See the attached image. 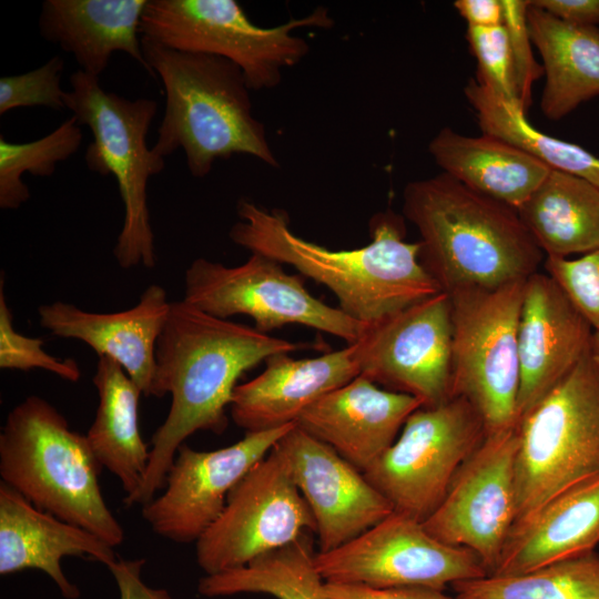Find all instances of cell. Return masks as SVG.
I'll return each instance as SVG.
<instances>
[{
  "mask_svg": "<svg viewBox=\"0 0 599 599\" xmlns=\"http://www.w3.org/2000/svg\"><path fill=\"white\" fill-rule=\"evenodd\" d=\"M306 346L215 317L183 300L171 302L156 344L152 394H170L171 405L152 435L143 483L123 504L144 506L163 489L177 449L191 435L225 432L226 407L243 373L270 356Z\"/></svg>",
  "mask_w": 599,
  "mask_h": 599,
  "instance_id": "1",
  "label": "cell"
},
{
  "mask_svg": "<svg viewBox=\"0 0 599 599\" xmlns=\"http://www.w3.org/2000/svg\"><path fill=\"white\" fill-rule=\"evenodd\" d=\"M236 209L238 221L229 233L236 245L325 285L338 308L365 325L443 292L420 263L418 241L405 240V219L390 209L372 216V241L353 250H329L296 235L281 210L248 199Z\"/></svg>",
  "mask_w": 599,
  "mask_h": 599,
  "instance_id": "2",
  "label": "cell"
},
{
  "mask_svg": "<svg viewBox=\"0 0 599 599\" xmlns=\"http://www.w3.org/2000/svg\"><path fill=\"white\" fill-rule=\"evenodd\" d=\"M402 212L418 231L420 263L447 294L524 282L544 264L516 209L443 172L407 183Z\"/></svg>",
  "mask_w": 599,
  "mask_h": 599,
  "instance_id": "3",
  "label": "cell"
},
{
  "mask_svg": "<svg viewBox=\"0 0 599 599\" xmlns=\"http://www.w3.org/2000/svg\"><path fill=\"white\" fill-rule=\"evenodd\" d=\"M143 55L165 92L152 151L165 159L182 149L189 172L204 177L216 160L246 154L277 167L265 125L254 116L250 88L230 60L183 52L141 35Z\"/></svg>",
  "mask_w": 599,
  "mask_h": 599,
  "instance_id": "4",
  "label": "cell"
},
{
  "mask_svg": "<svg viewBox=\"0 0 599 599\" xmlns=\"http://www.w3.org/2000/svg\"><path fill=\"white\" fill-rule=\"evenodd\" d=\"M101 468L87 436L44 398L28 396L8 414L0 434L1 481L114 548L124 530L103 498Z\"/></svg>",
  "mask_w": 599,
  "mask_h": 599,
  "instance_id": "5",
  "label": "cell"
},
{
  "mask_svg": "<svg viewBox=\"0 0 599 599\" xmlns=\"http://www.w3.org/2000/svg\"><path fill=\"white\" fill-rule=\"evenodd\" d=\"M517 428L514 526L552 499L599 478V354L593 344L520 417Z\"/></svg>",
  "mask_w": 599,
  "mask_h": 599,
  "instance_id": "6",
  "label": "cell"
},
{
  "mask_svg": "<svg viewBox=\"0 0 599 599\" xmlns=\"http://www.w3.org/2000/svg\"><path fill=\"white\" fill-rule=\"evenodd\" d=\"M65 108L92 133L84 161L100 175H113L124 206V220L113 248L122 268L156 264L154 234L148 205L149 179L165 167V159L146 140L158 111L152 99L129 100L105 91L98 77L77 70L70 77Z\"/></svg>",
  "mask_w": 599,
  "mask_h": 599,
  "instance_id": "7",
  "label": "cell"
},
{
  "mask_svg": "<svg viewBox=\"0 0 599 599\" xmlns=\"http://www.w3.org/2000/svg\"><path fill=\"white\" fill-rule=\"evenodd\" d=\"M334 20L327 9L275 27H260L234 0H149L140 32L169 48L216 55L236 64L251 90L280 84L284 70L309 52L298 28L328 29Z\"/></svg>",
  "mask_w": 599,
  "mask_h": 599,
  "instance_id": "8",
  "label": "cell"
},
{
  "mask_svg": "<svg viewBox=\"0 0 599 599\" xmlns=\"http://www.w3.org/2000/svg\"><path fill=\"white\" fill-rule=\"evenodd\" d=\"M524 282L449 295L451 309V398L469 402L486 434L518 423V324Z\"/></svg>",
  "mask_w": 599,
  "mask_h": 599,
  "instance_id": "9",
  "label": "cell"
},
{
  "mask_svg": "<svg viewBox=\"0 0 599 599\" xmlns=\"http://www.w3.org/2000/svg\"><path fill=\"white\" fill-rule=\"evenodd\" d=\"M485 436L483 418L461 397L436 407H420L364 475L394 511L424 522Z\"/></svg>",
  "mask_w": 599,
  "mask_h": 599,
  "instance_id": "10",
  "label": "cell"
},
{
  "mask_svg": "<svg viewBox=\"0 0 599 599\" xmlns=\"http://www.w3.org/2000/svg\"><path fill=\"white\" fill-rule=\"evenodd\" d=\"M280 262L251 253L241 265L225 266L203 257L185 271L183 301L219 318L243 314L266 333L301 324L356 343L365 324L314 297L302 276L288 274Z\"/></svg>",
  "mask_w": 599,
  "mask_h": 599,
  "instance_id": "11",
  "label": "cell"
},
{
  "mask_svg": "<svg viewBox=\"0 0 599 599\" xmlns=\"http://www.w3.org/2000/svg\"><path fill=\"white\" fill-rule=\"evenodd\" d=\"M305 532H315V520L276 443L235 485L220 517L195 542L196 561L205 575L229 571Z\"/></svg>",
  "mask_w": 599,
  "mask_h": 599,
  "instance_id": "12",
  "label": "cell"
},
{
  "mask_svg": "<svg viewBox=\"0 0 599 599\" xmlns=\"http://www.w3.org/2000/svg\"><path fill=\"white\" fill-rule=\"evenodd\" d=\"M315 564L325 582L373 588L444 591L488 575L474 551L437 540L423 522L396 511L347 544L317 551Z\"/></svg>",
  "mask_w": 599,
  "mask_h": 599,
  "instance_id": "13",
  "label": "cell"
},
{
  "mask_svg": "<svg viewBox=\"0 0 599 599\" xmlns=\"http://www.w3.org/2000/svg\"><path fill=\"white\" fill-rule=\"evenodd\" d=\"M451 309L445 292L366 324L352 344L359 375L436 407L451 398Z\"/></svg>",
  "mask_w": 599,
  "mask_h": 599,
  "instance_id": "14",
  "label": "cell"
},
{
  "mask_svg": "<svg viewBox=\"0 0 599 599\" xmlns=\"http://www.w3.org/2000/svg\"><path fill=\"white\" fill-rule=\"evenodd\" d=\"M518 428L486 434L423 522L437 540L474 551L494 573L516 519Z\"/></svg>",
  "mask_w": 599,
  "mask_h": 599,
  "instance_id": "15",
  "label": "cell"
},
{
  "mask_svg": "<svg viewBox=\"0 0 599 599\" xmlns=\"http://www.w3.org/2000/svg\"><path fill=\"white\" fill-rule=\"evenodd\" d=\"M246 433L215 450L177 449L160 496L142 506L153 532L177 544L196 542L222 514L235 485L294 426Z\"/></svg>",
  "mask_w": 599,
  "mask_h": 599,
  "instance_id": "16",
  "label": "cell"
},
{
  "mask_svg": "<svg viewBox=\"0 0 599 599\" xmlns=\"http://www.w3.org/2000/svg\"><path fill=\"white\" fill-rule=\"evenodd\" d=\"M277 446L314 517L318 551L347 544L394 511L363 471L296 424Z\"/></svg>",
  "mask_w": 599,
  "mask_h": 599,
  "instance_id": "17",
  "label": "cell"
},
{
  "mask_svg": "<svg viewBox=\"0 0 599 599\" xmlns=\"http://www.w3.org/2000/svg\"><path fill=\"white\" fill-rule=\"evenodd\" d=\"M595 329L545 271L525 281L518 324V420L591 349Z\"/></svg>",
  "mask_w": 599,
  "mask_h": 599,
  "instance_id": "18",
  "label": "cell"
},
{
  "mask_svg": "<svg viewBox=\"0 0 599 599\" xmlns=\"http://www.w3.org/2000/svg\"><path fill=\"white\" fill-rule=\"evenodd\" d=\"M420 407L417 398L358 375L306 408L296 425L364 473Z\"/></svg>",
  "mask_w": 599,
  "mask_h": 599,
  "instance_id": "19",
  "label": "cell"
},
{
  "mask_svg": "<svg viewBox=\"0 0 599 599\" xmlns=\"http://www.w3.org/2000/svg\"><path fill=\"white\" fill-rule=\"evenodd\" d=\"M171 308L166 291L156 284L144 290L136 305L115 313H95L57 301L39 306L41 327L52 335L89 345L99 357L122 366L143 396L153 394L155 349Z\"/></svg>",
  "mask_w": 599,
  "mask_h": 599,
  "instance_id": "20",
  "label": "cell"
},
{
  "mask_svg": "<svg viewBox=\"0 0 599 599\" xmlns=\"http://www.w3.org/2000/svg\"><path fill=\"white\" fill-rule=\"evenodd\" d=\"M265 365L231 400V417L246 433L296 424L306 408L359 375L352 345L314 358L276 354Z\"/></svg>",
  "mask_w": 599,
  "mask_h": 599,
  "instance_id": "21",
  "label": "cell"
},
{
  "mask_svg": "<svg viewBox=\"0 0 599 599\" xmlns=\"http://www.w3.org/2000/svg\"><path fill=\"white\" fill-rule=\"evenodd\" d=\"M79 557L106 567L116 561L113 547L89 530L45 512L13 488L0 483V573L37 569L48 575L67 599L80 589L62 570L64 557Z\"/></svg>",
  "mask_w": 599,
  "mask_h": 599,
  "instance_id": "22",
  "label": "cell"
},
{
  "mask_svg": "<svg viewBox=\"0 0 599 599\" xmlns=\"http://www.w3.org/2000/svg\"><path fill=\"white\" fill-rule=\"evenodd\" d=\"M148 1L45 0L39 16V32L71 53L88 74L99 78L111 55L122 51L151 75L139 37Z\"/></svg>",
  "mask_w": 599,
  "mask_h": 599,
  "instance_id": "23",
  "label": "cell"
},
{
  "mask_svg": "<svg viewBox=\"0 0 599 599\" xmlns=\"http://www.w3.org/2000/svg\"><path fill=\"white\" fill-rule=\"evenodd\" d=\"M599 545V478L552 499L515 525L491 575H519L595 551Z\"/></svg>",
  "mask_w": 599,
  "mask_h": 599,
  "instance_id": "24",
  "label": "cell"
},
{
  "mask_svg": "<svg viewBox=\"0 0 599 599\" xmlns=\"http://www.w3.org/2000/svg\"><path fill=\"white\" fill-rule=\"evenodd\" d=\"M428 151L441 172L465 186L518 210L551 171L498 138L469 136L443 128Z\"/></svg>",
  "mask_w": 599,
  "mask_h": 599,
  "instance_id": "25",
  "label": "cell"
},
{
  "mask_svg": "<svg viewBox=\"0 0 599 599\" xmlns=\"http://www.w3.org/2000/svg\"><path fill=\"white\" fill-rule=\"evenodd\" d=\"M527 23L542 60L540 109L548 120L559 121L599 95V28L565 22L530 0Z\"/></svg>",
  "mask_w": 599,
  "mask_h": 599,
  "instance_id": "26",
  "label": "cell"
},
{
  "mask_svg": "<svg viewBox=\"0 0 599 599\" xmlns=\"http://www.w3.org/2000/svg\"><path fill=\"white\" fill-rule=\"evenodd\" d=\"M92 382L99 404L85 436L100 466L120 480L129 497L141 487L150 459L139 423L143 394L122 366L106 356L99 357Z\"/></svg>",
  "mask_w": 599,
  "mask_h": 599,
  "instance_id": "27",
  "label": "cell"
},
{
  "mask_svg": "<svg viewBox=\"0 0 599 599\" xmlns=\"http://www.w3.org/2000/svg\"><path fill=\"white\" fill-rule=\"evenodd\" d=\"M517 211L545 257L599 248V187L587 180L551 170Z\"/></svg>",
  "mask_w": 599,
  "mask_h": 599,
  "instance_id": "28",
  "label": "cell"
},
{
  "mask_svg": "<svg viewBox=\"0 0 599 599\" xmlns=\"http://www.w3.org/2000/svg\"><path fill=\"white\" fill-rule=\"evenodd\" d=\"M312 532L264 554L243 567L205 575L197 591L205 597L264 593L276 599H327L315 564Z\"/></svg>",
  "mask_w": 599,
  "mask_h": 599,
  "instance_id": "29",
  "label": "cell"
},
{
  "mask_svg": "<svg viewBox=\"0 0 599 599\" xmlns=\"http://www.w3.org/2000/svg\"><path fill=\"white\" fill-rule=\"evenodd\" d=\"M464 94L483 134L524 150L551 170L579 176L599 187L598 155L535 128L519 106L483 87L475 78L469 79Z\"/></svg>",
  "mask_w": 599,
  "mask_h": 599,
  "instance_id": "30",
  "label": "cell"
},
{
  "mask_svg": "<svg viewBox=\"0 0 599 599\" xmlns=\"http://www.w3.org/2000/svg\"><path fill=\"white\" fill-rule=\"evenodd\" d=\"M456 599H599V554L556 561L519 575H487L453 585Z\"/></svg>",
  "mask_w": 599,
  "mask_h": 599,
  "instance_id": "31",
  "label": "cell"
},
{
  "mask_svg": "<svg viewBox=\"0 0 599 599\" xmlns=\"http://www.w3.org/2000/svg\"><path fill=\"white\" fill-rule=\"evenodd\" d=\"M82 143L81 125L71 115L45 136L13 143L0 136V207L17 210L31 194L22 175L50 176L58 162L69 159Z\"/></svg>",
  "mask_w": 599,
  "mask_h": 599,
  "instance_id": "32",
  "label": "cell"
},
{
  "mask_svg": "<svg viewBox=\"0 0 599 599\" xmlns=\"http://www.w3.org/2000/svg\"><path fill=\"white\" fill-rule=\"evenodd\" d=\"M0 284V367L24 372L39 368L65 380L78 382L81 372L74 359H61L50 355L43 349L42 339L26 336L14 328L13 316L4 295L3 280Z\"/></svg>",
  "mask_w": 599,
  "mask_h": 599,
  "instance_id": "33",
  "label": "cell"
},
{
  "mask_svg": "<svg viewBox=\"0 0 599 599\" xmlns=\"http://www.w3.org/2000/svg\"><path fill=\"white\" fill-rule=\"evenodd\" d=\"M466 39L477 61L475 80L501 99L519 106L510 41L505 26L467 27Z\"/></svg>",
  "mask_w": 599,
  "mask_h": 599,
  "instance_id": "34",
  "label": "cell"
},
{
  "mask_svg": "<svg viewBox=\"0 0 599 599\" xmlns=\"http://www.w3.org/2000/svg\"><path fill=\"white\" fill-rule=\"evenodd\" d=\"M63 69V59L54 55L32 71L1 77L0 115L21 106L64 109L67 91L61 88Z\"/></svg>",
  "mask_w": 599,
  "mask_h": 599,
  "instance_id": "35",
  "label": "cell"
},
{
  "mask_svg": "<svg viewBox=\"0 0 599 599\" xmlns=\"http://www.w3.org/2000/svg\"><path fill=\"white\" fill-rule=\"evenodd\" d=\"M542 267L599 329V248L576 258L545 257Z\"/></svg>",
  "mask_w": 599,
  "mask_h": 599,
  "instance_id": "36",
  "label": "cell"
},
{
  "mask_svg": "<svg viewBox=\"0 0 599 599\" xmlns=\"http://www.w3.org/2000/svg\"><path fill=\"white\" fill-rule=\"evenodd\" d=\"M501 3L504 26L510 41L517 99L520 109L527 114L532 103V87L544 75L542 65L535 59L528 30L529 0H501Z\"/></svg>",
  "mask_w": 599,
  "mask_h": 599,
  "instance_id": "37",
  "label": "cell"
},
{
  "mask_svg": "<svg viewBox=\"0 0 599 599\" xmlns=\"http://www.w3.org/2000/svg\"><path fill=\"white\" fill-rule=\"evenodd\" d=\"M325 591L327 599H456L425 587L373 588L325 582Z\"/></svg>",
  "mask_w": 599,
  "mask_h": 599,
  "instance_id": "38",
  "label": "cell"
},
{
  "mask_svg": "<svg viewBox=\"0 0 599 599\" xmlns=\"http://www.w3.org/2000/svg\"><path fill=\"white\" fill-rule=\"evenodd\" d=\"M530 3L571 24H599V0H530Z\"/></svg>",
  "mask_w": 599,
  "mask_h": 599,
  "instance_id": "39",
  "label": "cell"
},
{
  "mask_svg": "<svg viewBox=\"0 0 599 599\" xmlns=\"http://www.w3.org/2000/svg\"><path fill=\"white\" fill-rule=\"evenodd\" d=\"M144 562V559H121L108 567L118 583L120 599H170L165 591L152 590L142 582L140 572Z\"/></svg>",
  "mask_w": 599,
  "mask_h": 599,
  "instance_id": "40",
  "label": "cell"
},
{
  "mask_svg": "<svg viewBox=\"0 0 599 599\" xmlns=\"http://www.w3.org/2000/svg\"><path fill=\"white\" fill-rule=\"evenodd\" d=\"M454 7L468 27L489 28L504 24L501 0H457Z\"/></svg>",
  "mask_w": 599,
  "mask_h": 599,
  "instance_id": "41",
  "label": "cell"
},
{
  "mask_svg": "<svg viewBox=\"0 0 599 599\" xmlns=\"http://www.w3.org/2000/svg\"><path fill=\"white\" fill-rule=\"evenodd\" d=\"M592 344L597 353L599 354V329L595 331Z\"/></svg>",
  "mask_w": 599,
  "mask_h": 599,
  "instance_id": "42",
  "label": "cell"
}]
</instances>
